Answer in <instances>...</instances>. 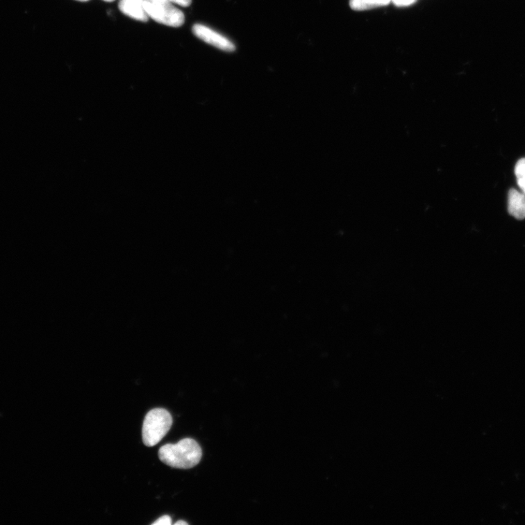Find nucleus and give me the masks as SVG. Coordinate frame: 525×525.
Instances as JSON below:
<instances>
[{"instance_id": "nucleus-1", "label": "nucleus", "mask_w": 525, "mask_h": 525, "mask_svg": "<svg viewBox=\"0 0 525 525\" xmlns=\"http://www.w3.org/2000/svg\"><path fill=\"white\" fill-rule=\"evenodd\" d=\"M158 457L160 461L172 468L189 469L199 463L202 450L195 440L184 439L177 444H167L160 447Z\"/></svg>"}, {"instance_id": "nucleus-2", "label": "nucleus", "mask_w": 525, "mask_h": 525, "mask_svg": "<svg viewBox=\"0 0 525 525\" xmlns=\"http://www.w3.org/2000/svg\"><path fill=\"white\" fill-rule=\"evenodd\" d=\"M172 426V417L165 408H157L146 415L142 426V441L153 447L162 440Z\"/></svg>"}, {"instance_id": "nucleus-3", "label": "nucleus", "mask_w": 525, "mask_h": 525, "mask_svg": "<svg viewBox=\"0 0 525 525\" xmlns=\"http://www.w3.org/2000/svg\"><path fill=\"white\" fill-rule=\"evenodd\" d=\"M149 18L172 27H180L185 22L183 12L168 0H144Z\"/></svg>"}, {"instance_id": "nucleus-4", "label": "nucleus", "mask_w": 525, "mask_h": 525, "mask_svg": "<svg viewBox=\"0 0 525 525\" xmlns=\"http://www.w3.org/2000/svg\"><path fill=\"white\" fill-rule=\"evenodd\" d=\"M193 33L198 38L218 49L228 52H232L236 49L235 44L228 38L206 26L195 24L193 27Z\"/></svg>"}, {"instance_id": "nucleus-5", "label": "nucleus", "mask_w": 525, "mask_h": 525, "mask_svg": "<svg viewBox=\"0 0 525 525\" xmlns=\"http://www.w3.org/2000/svg\"><path fill=\"white\" fill-rule=\"evenodd\" d=\"M119 10L126 16L137 21L146 22L149 19L144 7V0H120Z\"/></svg>"}, {"instance_id": "nucleus-6", "label": "nucleus", "mask_w": 525, "mask_h": 525, "mask_svg": "<svg viewBox=\"0 0 525 525\" xmlns=\"http://www.w3.org/2000/svg\"><path fill=\"white\" fill-rule=\"evenodd\" d=\"M508 212L518 220L525 218V194L512 188L508 192Z\"/></svg>"}, {"instance_id": "nucleus-7", "label": "nucleus", "mask_w": 525, "mask_h": 525, "mask_svg": "<svg viewBox=\"0 0 525 525\" xmlns=\"http://www.w3.org/2000/svg\"><path fill=\"white\" fill-rule=\"evenodd\" d=\"M391 0H350L349 6L354 10H367L388 6Z\"/></svg>"}, {"instance_id": "nucleus-8", "label": "nucleus", "mask_w": 525, "mask_h": 525, "mask_svg": "<svg viewBox=\"0 0 525 525\" xmlns=\"http://www.w3.org/2000/svg\"><path fill=\"white\" fill-rule=\"evenodd\" d=\"M515 174L518 185L522 193L525 194V158L518 160L515 167Z\"/></svg>"}, {"instance_id": "nucleus-9", "label": "nucleus", "mask_w": 525, "mask_h": 525, "mask_svg": "<svg viewBox=\"0 0 525 525\" xmlns=\"http://www.w3.org/2000/svg\"><path fill=\"white\" fill-rule=\"evenodd\" d=\"M417 0H391V3L397 7H406L413 5Z\"/></svg>"}, {"instance_id": "nucleus-10", "label": "nucleus", "mask_w": 525, "mask_h": 525, "mask_svg": "<svg viewBox=\"0 0 525 525\" xmlns=\"http://www.w3.org/2000/svg\"><path fill=\"white\" fill-rule=\"evenodd\" d=\"M172 524V519L169 516H163L158 519H157L155 522H153L152 524L153 525H171Z\"/></svg>"}, {"instance_id": "nucleus-11", "label": "nucleus", "mask_w": 525, "mask_h": 525, "mask_svg": "<svg viewBox=\"0 0 525 525\" xmlns=\"http://www.w3.org/2000/svg\"><path fill=\"white\" fill-rule=\"evenodd\" d=\"M168 1L183 7H188L192 3V0H168Z\"/></svg>"}, {"instance_id": "nucleus-12", "label": "nucleus", "mask_w": 525, "mask_h": 525, "mask_svg": "<svg viewBox=\"0 0 525 525\" xmlns=\"http://www.w3.org/2000/svg\"><path fill=\"white\" fill-rule=\"evenodd\" d=\"M182 524L188 525V523L185 521H178L174 524V525H182Z\"/></svg>"}, {"instance_id": "nucleus-13", "label": "nucleus", "mask_w": 525, "mask_h": 525, "mask_svg": "<svg viewBox=\"0 0 525 525\" xmlns=\"http://www.w3.org/2000/svg\"><path fill=\"white\" fill-rule=\"evenodd\" d=\"M106 2H113L115 0H104Z\"/></svg>"}, {"instance_id": "nucleus-14", "label": "nucleus", "mask_w": 525, "mask_h": 525, "mask_svg": "<svg viewBox=\"0 0 525 525\" xmlns=\"http://www.w3.org/2000/svg\"><path fill=\"white\" fill-rule=\"evenodd\" d=\"M78 1L86 2V1H89V0H78Z\"/></svg>"}]
</instances>
